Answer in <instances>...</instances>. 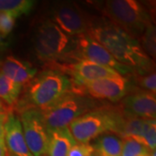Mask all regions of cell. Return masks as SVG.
<instances>
[{
	"label": "cell",
	"mask_w": 156,
	"mask_h": 156,
	"mask_svg": "<svg viewBox=\"0 0 156 156\" xmlns=\"http://www.w3.org/2000/svg\"><path fill=\"white\" fill-rule=\"evenodd\" d=\"M87 34L102 45L119 62L140 75L153 71V61L142 50L139 40L105 17L91 21Z\"/></svg>",
	"instance_id": "cell-1"
},
{
	"label": "cell",
	"mask_w": 156,
	"mask_h": 156,
	"mask_svg": "<svg viewBox=\"0 0 156 156\" xmlns=\"http://www.w3.org/2000/svg\"><path fill=\"white\" fill-rule=\"evenodd\" d=\"M25 87L23 98L16 104L19 114L29 108L44 109L63 95L74 92L71 78L61 71L50 69L37 74Z\"/></svg>",
	"instance_id": "cell-2"
},
{
	"label": "cell",
	"mask_w": 156,
	"mask_h": 156,
	"mask_svg": "<svg viewBox=\"0 0 156 156\" xmlns=\"http://www.w3.org/2000/svg\"><path fill=\"white\" fill-rule=\"evenodd\" d=\"M122 113L119 108H98L74 120L69 130L77 143H89L104 134L120 136Z\"/></svg>",
	"instance_id": "cell-3"
},
{
	"label": "cell",
	"mask_w": 156,
	"mask_h": 156,
	"mask_svg": "<svg viewBox=\"0 0 156 156\" xmlns=\"http://www.w3.org/2000/svg\"><path fill=\"white\" fill-rule=\"evenodd\" d=\"M105 18L134 38H140L153 20L144 5L136 0H109L102 4Z\"/></svg>",
	"instance_id": "cell-4"
},
{
	"label": "cell",
	"mask_w": 156,
	"mask_h": 156,
	"mask_svg": "<svg viewBox=\"0 0 156 156\" xmlns=\"http://www.w3.org/2000/svg\"><path fill=\"white\" fill-rule=\"evenodd\" d=\"M98 108H100L99 104L95 99L71 92L40 111L50 134L53 131L68 128L76 118Z\"/></svg>",
	"instance_id": "cell-5"
},
{
	"label": "cell",
	"mask_w": 156,
	"mask_h": 156,
	"mask_svg": "<svg viewBox=\"0 0 156 156\" xmlns=\"http://www.w3.org/2000/svg\"><path fill=\"white\" fill-rule=\"evenodd\" d=\"M73 43L69 36L48 19L42 23L36 31L34 49L39 60L55 62L66 58L68 53L72 50Z\"/></svg>",
	"instance_id": "cell-6"
},
{
	"label": "cell",
	"mask_w": 156,
	"mask_h": 156,
	"mask_svg": "<svg viewBox=\"0 0 156 156\" xmlns=\"http://www.w3.org/2000/svg\"><path fill=\"white\" fill-rule=\"evenodd\" d=\"M71 58L76 60H85L102 66H107L125 76L130 73H134L132 68L119 62L108 50L99 44L96 40L91 37L89 34H83L76 37L73 43V48L68 53L65 59Z\"/></svg>",
	"instance_id": "cell-7"
},
{
	"label": "cell",
	"mask_w": 156,
	"mask_h": 156,
	"mask_svg": "<svg viewBox=\"0 0 156 156\" xmlns=\"http://www.w3.org/2000/svg\"><path fill=\"white\" fill-rule=\"evenodd\" d=\"M19 119L30 153L33 156H48L50 134L40 109H26L20 113Z\"/></svg>",
	"instance_id": "cell-8"
},
{
	"label": "cell",
	"mask_w": 156,
	"mask_h": 156,
	"mask_svg": "<svg viewBox=\"0 0 156 156\" xmlns=\"http://www.w3.org/2000/svg\"><path fill=\"white\" fill-rule=\"evenodd\" d=\"M130 91L131 86L128 80L123 76L74 84V93L87 95L95 100H107L111 102L122 101Z\"/></svg>",
	"instance_id": "cell-9"
},
{
	"label": "cell",
	"mask_w": 156,
	"mask_h": 156,
	"mask_svg": "<svg viewBox=\"0 0 156 156\" xmlns=\"http://www.w3.org/2000/svg\"><path fill=\"white\" fill-rule=\"evenodd\" d=\"M50 20L68 36L78 37L87 34L91 20L79 6L72 3H62L52 10Z\"/></svg>",
	"instance_id": "cell-10"
},
{
	"label": "cell",
	"mask_w": 156,
	"mask_h": 156,
	"mask_svg": "<svg viewBox=\"0 0 156 156\" xmlns=\"http://www.w3.org/2000/svg\"><path fill=\"white\" fill-rule=\"evenodd\" d=\"M119 109L127 115L142 119H155V94L136 89L132 93L129 92L121 101Z\"/></svg>",
	"instance_id": "cell-11"
},
{
	"label": "cell",
	"mask_w": 156,
	"mask_h": 156,
	"mask_svg": "<svg viewBox=\"0 0 156 156\" xmlns=\"http://www.w3.org/2000/svg\"><path fill=\"white\" fill-rule=\"evenodd\" d=\"M62 68L64 72H68V74L72 76L71 80L74 84H81L102 78L122 76L111 68L85 60H80L74 63H69L62 67Z\"/></svg>",
	"instance_id": "cell-12"
},
{
	"label": "cell",
	"mask_w": 156,
	"mask_h": 156,
	"mask_svg": "<svg viewBox=\"0 0 156 156\" xmlns=\"http://www.w3.org/2000/svg\"><path fill=\"white\" fill-rule=\"evenodd\" d=\"M4 140L11 156H33L26 145L19 117L14 112H10L5 122Z\"/></svg>",
	"instance_id": "cell-13"
},
{
	"label": "cell",
	"mask_w": 156,
	"mask_h": 156,
	"mask_svg": "<svg viewBox=\"0 0 156 156\" xmlns=\"http://www.w3.org/2000/svg\"><path fill=\"white\" fill-rule=\"evenodd\" d=\"M1 73L23 87L37 76V69L29 61L14 56H8L3 61Z\"/></svg>",
	"instance_id": "cell-14"
},
{
	"label": "cell",
	"mask_w": 156,
	"mask_h": 156,
	"mask_svg": "<svg viewBox=\"0 0 156 156\" xmlns=\"http://www.w3.org/2000/svg\"><path fill=\"white\" fill-rule=\"evenodd\" d=\"M76 143L69 128L53 131L50 134L48 156H68L69 149Z\"/></svg>",
	"instance_id": "cell-15"
},
{
	"label": "cell",
	"mask_w": 156,
	"mask_h": 156,
	"mask_svg": "<svg viewBox=\"0 0 156 156\" xmlns=\"http://www.w3.org/2000/svg\"><path fill=\"white\" fill-rule=\"evenodd\" d=\"M92 145L99 156H122V140L115 134H102L95 139Z\"/></svg>",
	"instance_id": "cell-16"
},
{
	"label": "cell",
	"mask_w": 156,
	"mask_h": 156,
	"mask_svg": "<svg viewBox=\"0 0 156 156\" xmlns=\"http://www.w3.org/2000/svg\"><path fill=\"white\" fill-rule=\"evenodd\" d=\"M23 86L0 72V100L9 108H14L19 100Z\"/></svg>",
	"instance_id": "cell-17"
},
{
	"label": "cell",
	"mask_w": 156,
	"mask_h": 156,
	"mask_svg": "<svg viewBox=\"0 0 156 156\" xmlns=\"http://www.w3.org/2000/svg\"><path fill=\"white\" fill-rule=\"evenodd\" d=\"M36 2L33 0H0V11L20 17L32 11Z\"/></svg>",
	"instance_id": "cell-18"
},
{
	"label": "cell",
	"mask_w": 156,
	"mask_h": 156,
	"mask_svg": "<svg viewBox=\"0 0 156 156\" xmlns=\"http://www.w3.org/2000/svg\"><path fill=\"white\" fill-rule=\"evenodd\" d=\"M138 142L146 146L151 151L156 147V122L155 119H147L142 133Z\"/></svg>",
	"instance_id": "cell-19"
},
{
	"label": "cell",
	"mask_w": 156,
	"mask_h": 156,
	"mask_svg": "<svg viewBox=\"0 0 156 156\" xmlns=\"http://www.w3.org/2000/svg\"><path fill=\"white\" fill-rule=\"evenodd\" d=\"M122 140V156H150L151 150L146 146L131 138Z\"/></svg>",
	"instance_id": "cell-20"
},
{
	"label": "cell",
	"mask_w": 156,
	"mask_h": 156,
	"mask_svg": "<svg viewBox=\"0 0 156 156\" xmlns=\"http://www.w3.org/2000/svg\"><path fill=\"white\" fill-rule=\"evenodd\" d=\"M140 44L146 54L151 59H155L156 55V36L154 25H151L147 28L144 33L140 37Z\"/></svg>",
	"instance_id": "cell-21"
},
{
	"label": "cell",
	"mask_w": 156,
	"mask_h": 156,
	"mask_svg": "<svg viewBox=\"0 0 156 156\" xmlns=\"http://www.w3.org/2000/svg\"><path fill=\"white\" fill-rule=\"evenodd\" d=\"M17 18L11 13L0 11V37L5 38L9 36L15 26Z\"/></svg>",
	"instance_id": "cell-22"
},
{
	"label": "cell",
	"mask_w": 156,
	"mask_h": 156,
	"mask_svg": "<svg viewBox=\"0 0 156 156\" xmlns=\"http://www.w3.org/2000/svg\"><path fill=\"white\" fill-rule=\"evenodd\" d=\"M135 80L141 89L153 94L156 93V74L154 70L137 76Z\"/></svg>",
	"instance_id": "cell-23"
},
{
	"label": "cell",
	"mask_w": 156,
	"mask_h": 156,
	"mask_svg": "<svg viewBox=\"0 0 156 156\" xmlns=\"http://www.w3.org/2000/svg\"><path fill=\"white\" fill-rule=\"evenodd\" d=\"M95 153L92 144L76 143L69 151L68 156H91Z\"/></svg>",
	"instance_id": "cell-24"
},
{
	"label": "cell",
	"mask_w": 156,
	"mask_h": 156,
	"mask_svg": "<svg viewBox=\"0 0 156 156\" xmlns=\"http://www.w3.org/2000/svg\"><path fill=\"white\" fill-rule=\"evenodd\" d=\"M12 112V111H11ZM9 113H5V112L0 111V140H4V134H5V122L6 118Z\"/></svg>",
	"instance_id": "cell-25"
},
{
	"label": "cell",
	"mask_w": 156,
	"mask_h": 156,
	"mask_svg": "<svg viewBox=\"0 0 156 156\" xmlns=\"http://www.w3.org/2000/svg\"><path fill=\"white\" fill-rule=\"evenodd\" d=\"M0 156H11L7 150L5 140H0Z\"/></svg>",
	"instance_id": "cell-26"
},
{
	"label": "cell",
	"mask_w": 156,
	"mask_h": 156,
	"mask_svg": "<svg viewBox=\"0 0 156 156\" xmlns=\"http://www.w3.org/2000/svg\"><path fill=\"white\" fill-rule=\"evenodd\" d=\"M0 111L5 112V113H10V112L12 111V108H9L8 106H6L5 104L0 100Z\"/></svg>",
	"instance_id": "cell-27"
},
{
	"label": "cell",
	"mask_w": 156,
	"mask_h": 156,
	"mask_svg": "<svg viewBox=\"0 0 156 156\" xmlns=\"http://www.w3.org/2000/svg\"><path fill=\"white\" fill-rule=\"evenodd\" d=\"M5 39V38H3L2 37H0V51L5 50L6 48L8 47V44L6 43Z\"/></svg>",
	"instance_id": "cell-28"
},
{
	"label": "cell",
	"mask_w": 156,
	"mask_h": 156,
	"mask_svg": "<svg viewBox=\"0 0 156 156\" xmlns=\"http://www.w3.org/2000/svg\"><path fill=\"white\" fill-rule=\"evenodd\" d=\"M150 156H156V153H155V150H153V151H151Z\"/></svg>",
	"instance_id": "cell-29"
},
{
	"label": "cell",
	"mask_w": 156,
	"mask_h": 156,
	"mask_svg": "<svg viewBox=\"0 0 156 156\" xmlns=\"http://www.w3.org/2000/svg\"><path fill=\"white\" fill-rule=\"evenodd\" d=\"M2 64H3V60L0 58V72H1V68H2Z\"/></svg>",
	"instance_id": "cell-30"
},
{
	"label": "cell",
	"mask_w": 156,
	"mask_h": 156,
	"mask_svg": "<svg viewBox=\"0 0 156 156\" xmlns=\"http://www.w3.org/2000/svg\"><path fill=\"white\" fill-rule=\"evenodd\" d=\"M91 156H99V155H98V154H96V153L95 152V153H94V154H92Z\"/></svg>",
	"instance_id": "cell-31"
}]
</instances>
